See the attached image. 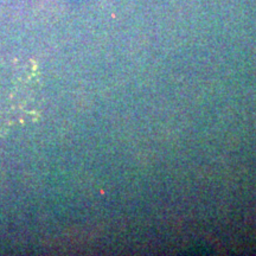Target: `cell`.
<instances>
[{
    "mask_svg": "<svg viewBox=\"0 0 256 256\" xmlns=\"http://www.w3.org/2000/svg\"><path fill=\"white\" fill-rule=\"evenodd\" d=\"M37 88L30 66L18 60L0 58V136L34 116Z\"/></svg>",
    "mask_w": 256,
    "mask_h": 256,
    "instance_id": "6da1fadb",
    "label": "cell"
}]
</instances>
